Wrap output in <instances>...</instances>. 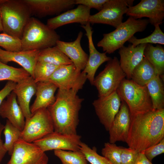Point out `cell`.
<instances>
[{
  "instance_id": "obj_1",
  "label": "cell",
  "mask_w": 164,
  "mask_h": 164,
  "mask_svg": "<svg viewBox=\"0 0 164 164\" xmlns=\"http://www.w3.org/2000/svg\"><path fill=\"white\" fill-rule=\"evenodd\" d=\"M164 138V109L131 115L126 142L128 147L142 152Z\"/></svg>"
},
{
  "instance_id": "obj_2",
  "label": "cell",
  "mask_w": 164,
  "mask_h": 164,
  "mask_svg": "<svg viewBox=\"0 0 164 164\" xmlns=\"http://www.w3.org/2000/svg\"><path fill=\"white\" fill-rule=\"evenodd\" d=\"M72 89H58L55 102L47 108L52 118L54 132L67 135L77 134L79 114L84 100Z\"/></svg>"
},
{
  "instance_id": "obj_3",
  "label": "cell",
  "mask_w": 164,
  "mask_h": 164,
  "mask_svg": "<svg viewBox=\"0 0 164 164\" xmlns=\"http://www.w3.org/2000/svg\"><path fill=\"white\" fill-rule=\"evenodd\" d=\"M3 33L21 39L31 13L23 0H0Z\"/></svg>"
},
{
  "instance_id": "obj_4",
  "label": "cell",
  "mask_w": 164,
  "mask_h": 164,
  "mask_svg": "<svg viewBox=\"0 0 164 164\" xmlns=\"http://www.w3.org/2000/svg\"><path fill=\"white\" fill-rule=\"evenodd\" d=\"M60 39L55 30L31 17L24 28L21 39L22 50H40L55 46Z\"/></svg>"
},
{
  "instance_id": "obj_5",
  "label": "cell",
  "mask_w": 164,
  "mask_h": 164,
  "mask_svg": "<svg viewBox=\"0 0 164 164\" xmlns=\"http://www.w3.org/2000/svg\"><path fill=\"white\" fill-rule=\"evenodd\" d=\"M149 23L147 19H136L129 17L114 31L103 34L97 44L106 53L111 54L124 46L125 43L137 32L144 31Z\"/></svg>"
},
{
  "instance_id": "obj_6",
  "label": "cell",
  "mask_w": 164,
  "mask_h": 164,
  "mask_svg": "<svg viewBox=\"0 0 164 164\" xmlns=\"http://www.w3.org/2000/svg\"><path fill=\"white\" fill-rule=\"evenodd\" d=\"M116 91L121 100L127 104L132 116L153 110L146 86H140L131 79L125 78Z\"/></svg>"
},
{
  "instance_id": "obj_7",
  "label": "cell",
  "mask_w": 164,
  "mask_h": 164,
  "mask_svg": "<svg viewBox=\"0 0 164 164\" xmlns=\"http://www.w3.org/2000/svg\"><path fill=\"white\" fill-rule=\"evenodd\" d=\"M125 77L118 58L114 56L111 58L104 69L94 78L93 85L98 91V97H106L116 91Z\"/></svg>"
},
{
  "instance_id": "obj_8",
  "label": "cell",
  "mask_w": 164,
  "mask_h": 164,
  "mask_svg": "<svg viewBox=\"0 0 164 164\" xmlns=\"http://www.w3.org/2000/svg\"><path fill=\"white\" fill-rule=\"evenodd\" d=\"M54 132L53 121L47 108L40 109L26 119L21 139L29 143L40 139Z\"/></svg>"
},
{
  "instance_id": "obj_9",
  "label": "cell",
  "mask_w": 164,
  "mask_h": 164,
  "mask_svg": "<svg viewBox=\"0 0 164 164\" xmlns=\"http://www.w3.org/2000/svg\"><path fill=\"white\" fill-rule=\"evenodd\" d=\"M133 0H108L101 9L94 15H91L90 24H107L117 28L122 22L123 15L129 6H132Z\"/></svg>"
},
{
  "instance_id": "obj_10",
  "label": "cell",
  "mask_w": 164,
  "mask_h": 164,
  "mask_svg": "<svg viewBox=\"0 0 164 164\" xmlns=\"http://www.w3.org/2000/svg\"><path fill=\"white\" fill-rule=\"evenodd\" d=\"M87 80L86 74L78 71L73 64L58 67L47 81L55 85L58 89H82Z\"/></svg>"
},
{
  "instance_id": "obj_11",
  "label": "cell",
  "mask_w": 164,
  "mask_h": 164,
  "mask_svg": "<svg viewBox=\"0 0 164 164\" xmlns=\"http://www.w3.org/2000/svg\"><path fill=\"white\" fill-rule=\"evenodd\" d=\"M11 158L7 164H48L49 158L38 146L20 139L14 143Z\"/></svg>"
},
{
  "instance_id": "obj_12",
  "label": "cell",
  "mask_w": 164,
  "mask_h": 164,
  "mask_svg": "<svg viewBox=\"0 0 164 164\" xmlns=\"http://www.w3.org/2000/svg\"><path fill=\"white\" fill-rule=\"evenodd\" d=\"M81 136L77 134L67 135L54 132L33 142L43 152L53 150L77 151L80 150Z\"/></svg>"
},
{
  "instance_id": "obj_13",
  "label": "cell",
  "mask_w": 164,
  "mask_h": 164,
  "mask_svg": "<svg viewBox=\"0 0 164 164\" xmlns=\"http://www.w3.org/2000/svg\"><path fill=\"white\" fill-rule=\"evenodd\" d=\"M126 14L136 19L148 18L149 23L154 26L161 25L164 19V0H141L136 5L129 6Z\"/></svg>"
},
{
  "instance_id": "obj_14",
  "label": "cell",
  "mask_w": 164,
  "mask_h": 164,
  "mask_svg": "<svg viewBox=\"0 0 164 164\" xmlns=\"http://www.w3.org/2000/svg\"><path fill=\"white\" fill-rule=\"evenodd\" d=\"M121 100L117 91L106 97H99L92 103L96 113L101 123L108 131L118 112Z\"/></svg>"
},
{
  "instance_id": "obj_15",
  "label": "cell",
  "mask_w": 164,
  "mask_h": 164,
  "mask_svg": "<svg viewBox=\"0 0 164 164\" xmlns=\"http://www.w3.org/2000/svg\"><path fill=\"white\" fill-rule=\"evenodd\" d=\"M31 15L39 17L59 15L72 9L75 0H23Z\"/></svg>"
},
{
  "instance_id": "obj_16",
  "label": "cell",
  "mask_w": 164,
  "mask_h": 164,
  "mask_svg": "<svg viewBox=\"0 0 164 164\" xmlns=\"http://www.w3.org/2000/svg\"><path fill=\"white\" fill-rule=\"evenodd\" d=\"M81 26L85 30V35L88 41L89 55L86 66L83 70L87 75V80L92 85L95 78V75L100 66L105 62H108L112 58L108 56L105 52L101 53L96 49L94 44L92 34L93 31L89 22Z\"/></svg>"
},
{
  "instance_id": "obj_17",
  "label": "cell",
  "mask_w": 164,
  "mask_h": 164,
  "mask_svg": "<svg viewBox=\"0 0 164 164\" xmlns=\"http://www.w3.org/2000/svg\"><path fill=\"white\" fill-rule=\"evenodd\" d=\"M116 115L108 131L109 142L115 143L118 141L126 142L131 122V115L129 108L124 101Z\"/></svg>"
},
{
  "instance_id": "obj_18",
  "label": "cell",
  "mask_w": 164,
  "mask_h": 164,
  "mask_svg": "<svg viewBox=\"0 0 164 164\" xmlns=\"http://www.w3.org/2000/svg\"><path fill=\"white\" fill-rule=\"evenodd\" d=\"M90 10L85 6L79 5L75 9L68 10L48 19L46 25L54 30L62 26L72 23L85 25L88 22L91 15Z\"/></svg>"
},
{
  "instance_id": "obj_19",
  "label": "cell",
  "mask_w": 164,
  "mask_h": 164,
  "mask_svg": "<svg viewBox=\"0 0 164 164\" xmlns=\"http://www.w3.org/2000/svg\"><path fill=\"white\" fill-rule=\"evenodd\" d=\"M83 36V33L80 31L74 41L67 42L60 40L57 41L56 45L71 60L77 70L80 72L84 69L88 57L81 45Z\"/></svg>"
},
{
  "instance_id": "obj_20",
  "label": "cell",
  "mask_w": 164,
  "mask_h": 164,
  "mask_svg": "<svg viewBox=\"0 0 164 164\" xmlns=\"http://www.w3.org/2000/svg\"><path fill=\"white\" fill-rule=\"evenodd\" d=\"M147 44H140L135 47L130 44L128 46H124L119 49L120 66L128 79H131L133 70L143 59Z\"/></svg>"
},
{
  "instance_id": "obj_21",
  "label": "cell",
  "mask_w": 164,
  "mask_h": 164,
  "mask_svg": "<svg viewBox=\"0 0 164 164\" xmlns=\"http://www.w3.org/2000/svg\"><path fill=\"white\" fill-rule=\"evenodd\" d=\"M39 51L22 50L18 52H10L0 47V61L5 64L10 62L16 63L33 77V69L37 62Z\"/></svg>"
},
{
  "instance_id": "obj_22",
  "label": "cell",
  "mask_w": 164,
  "mask_h": 164,
  "mask_svg": "<svg viewBox=\"0 0 164 164\" xmlns=\"http://www.w3.org/2000/svg\"><path fill=\"white\" fill-rule=\"evenodd\" d=\"M0 115L6 118L14 126L21 131L25 126V118L24 113L19 105L16 96L13 91L7 97L0 106Z\"/></svg>"
},
{
  "instance_id": "obj_23",
  "label": "cell",
  "mask_w": 164,
  "mask_h": 164,
  "mask_svg": "<svg viewBox=\"0 0 164 164\" xmlns=\"http://www.w3.org/2000/svg\"><path fill=\"white\" fill-rule=\"evenodd\" d=\"M13 91L15 94L17 102L24 113L26 119L31 117L30 103L36 92V83L31 76L16 84Z\"/></svg>"
},
{
  "instance_id": "obj_24",
  "label": "cell",
  "mask_w": 164,
  "mask_h": 164,
  "mask_svg": "<svg viewBox=\"0 0 164 164\" xmlns=\"http://www.w3.org/2000/svg\"><path fill=\"white\" fill-rule=\"evenodd\" d=\"M58 89L53 83L45 81L36 83V98L30 107L31 114L40 109L47 108L55 101V93Z\"/></svg>"
},
{
  "instance_id": "obj_25",
  "label": "cell",
  "mask_w": 164,
  "mask_h": 164,
  "mask_svg": "<svg viewBox=\"0 0 164 164\" xmlns=\"http://www.w3.org/2000/svg\"><path fill=\"white\" fill-rule=\"evenodd\" d=\"M157 75L153 66L144 56L142 61L133 70L130 79L139 85L145 86Z\"/></svg>"
},
{
  "instance_id": "obj_26",
  "label": "cell",
  "mask_w": 164,
  "mask_h": 164,
  "mask_svg": "<svg viewBox=\"0 0 164 164\" xmlns=\"http://www.w3.org/2000/svg\"><path fill=\"white\" fill-rule=\"evenodd\" d=\"M37 61L44 62L58 67L73 63L56 46L39 50Z\"/></svg>"
},
{
  "instance_id": "obj_27",
  "label": "cell",
  "mask_w": 164,
  "mask_h": 164,
  "mask_svg": "<svg viewBox=\"0 0 164 164\" xmlns=\"http://www.w3.org/2000/svg\"><path fill=\"white\" fill-rule=\"evenodd\" d=\"M153 110L164 109V87L163 81L157 75L146 85Z\"/></svg>"
},
{
  "instance_id": "obj_28",
  "label": "cell",
  "mask_w": 164,
  "mask_h": 164,
  "mask_svg": "<svg viewBox=\"0 0 164 164\" xmlns=\"http://www.w3.org/2000/svg\"><path fill=\"white\" fill-rule=\"evenodd\" d=\"M144 56L153 66L158 75H164L163 47L160 45L154 46L151 44H147L144 49Z\"/></svg>"
},
{
  "instance_id": "obj_29",
  "label": "cell",
  "mask_w": 164,
  "mask_h": 164,
  "mask_svg": "<svg viewBox=\"0 0 164 164\" xmlns=\"http://www.w3.org/2000/svg\"><path fill=\"white\" fill-rule=\"evenodd\" d=\"M30 76L29 73L22 68H15L0 61V81L8 80L17 83Z\"/></svg>"
},
{
  "instance_id": "obj_30",
  "label": "cell",
  "mask_w": 164,
  "mask_h": 164,
  "mask_svg": "<svg viewBox=\"0 0 164 164\" xmlns=\"http://www.w3.org/2000/svg\"><path fill=\"white\" fill-rule=\"evenodd\" d=\"M55 155L60 160L62 164H88L82 152L77 151L55 150Z\"/></svg>"
},
{
  "instance_id": "obj_31",
  "label": "cell",
  "mask_w": 164,
  "mask_h": 164,
  "mask_svg": "<svg viewBox=\"0 0 164 164\" xmlns=\"http://www.w3.org/2000/svg\"><path fill=\"white\" fill-rule=\"evenodd\" d=\"M21 132L6 120L3 132L5 137L4 145L10 155L13 152L15 143L21 139Z\"/></svg>"
},
{
  "instance_id": "obj_32",
  "label": "cell",
  "mask_w": 164,
  "mask_h": 164,
  "mask_svg": "<svg viewBox=\"0 0 164 164\" xmlns=\"http://www.w3.org/2000/svg\"><path fill=\"white\" fill-rule=\"evenodd\" d=\"M58 67L41 61H37L33 71L35 82L47 81Z\"/></svg>"
},
{
  "instance_id": "obj_33",
  "label": "cell",
  "mask_w": 164,
  "mask_h": 164,
  "mask_svg": "<svg viewBox=\"0 0 164 164\" xmlns=\"http://www.w3.org/2000/svg\"><path fill=\"white\" fill-rule=\"evenodd\" d=\"M159 25L156 24L154 26L155 28L154 31L149 36L140 39H137L133 36L128 41L134 47L142 44L154 43L164 45V33Z\"/></svg>"
},
{
  "instance_id": "obj_34",
  "label": "cell",
  "mask_w": 164,
  "mask_h": 164,
  "mask_svg": "<svg viewBox=\"0 0 164 164\" xmlns=\"http://www.w3.org/2000/svg\"><path fill=\"white\" fill-rule=\"evenodd\" d=\"M80 150L87 162L91 164H112L105 157L99 155L95 147L91 148L85 143L81 142L80 144Z\"/></svg>"
},
{
  "instance_id": "obj_35",
  "label": "cell",
  "mask_w": 164,
  "mask_h": 164,
  "mask_svg": "<svg viewBox=\"0 0 164 164\" xmlns=\"http://www.w3.org/2000/svg\"><path fill=\"white\" fill-rule=\"evenodd\" d=\"M121 149L115 143L107 142L104 144L101 153L112 164H121Z\"/></svg>"
},
{
  "instance_id": "obj_36",
  "label": "cell",
  "mask_w": 164,
  "mask_h": 164,
  "mask_svg": "<svg viewBox=\"0 0 164 164\" xmlns=\"http://www.w3.org/2000/svg\"><path fill=\"white\" fill-rule=\"evenodd\" d=\"M0 47L8 51L22 50L20 39L3 32L0 33Z\"/></svg>"
},
{
  "instance_id": "obj_37",
  "label": "cell",
  "mask_w": 164,
  "mask_h": 164,
  "mask_svg": "<svg viewBox=\"0 0 164 164\" xmlns=\"http://www.w3.org/2000/svg\"><path fill=\"white\" fill-rule=\"evenodd\" d=\"M138 152L131 148L121 147V164H134Z\"/></svg>"
},
{
  "instance_id": "obj_38",
  "label": "cell",
  "mask_w": 164,
  "mask_h": 164,
  "mask_svg": "<svg viewBox=\"0 0 164 164\" xmlns=\"http://www.w3.org/2000/svg\"><path fill=\"white\" fill-rule=\"evenodd\" d=\"M142 152L151 162L155 157L164 152V138L158 143L146 149Z\"/></svg>"
},
{
  "instance_id": "obj_39",
  "label": "cell",
  "mask_w": 164,
  "mask_h": 164,
  "mask_svg": "<svg viewBox=\"0 0 164 164\" xmlns=\"http://www.w3.org/2000/svg\"><path fill=\"white\" fill-rule=\"evenodd\" d=\"M108 0H75V4L87 6L90 9H96L100 11Z\"/></svg>"
},
{
  "instance_id": "obj_40",
  "label": "cell",
  "mask_w": 164,
  "mask_h": 164,
  "mask_svg": "<svg viewBox=\"0 0 164 164\" xmlns=\"http://www.w3.org/2000/svg\"><path fill=\"white\" fill-rule=\"evenodd\" d=\"M16 83L8 81L4 87L0 91V106L4 99L14 90Z\"/></svg>"
},
{
  "instance_id": "obj_41",
  "label": "cell",
  "mask_w": 164,
  "mask_h": 164,
  "mask_svg": "<svg viewBox=\"0 0 164 164\" xmlns=\"http://www.w3.org/2000/svg\"><path fill=\"white\" fill-rule=\"evenodd\" d=\"M4 127L5 125L0 121V164H1L2 160L7 152L1 138L2 132L4 130Z\"/></svg>"
},
{
  "instance_id": "obj_42",
  "label": "cell",
  "mask_w": 164,
  "mask_h": 164,
  "mask_svg": "<svg viewBox=\"0 0 164 164\" xmlns=\"http://www.w3.org/2000/svg\"><path fill=\"white\" fill-rule=\"evenodd\" d=\"M134 164H152L145 156L143 152H139Z\"/></svg>"
},
{
  "instance_id": "obj_43",
  "label": "cell",
  "mask_w": 164,
  "mask_h": 164,
  "mask_svg": "<svg viewBox=\"0 0 164 164\" xmlns=\"http://www.w3.org/2000/svg\"><path fill=\"white\" fill-rule=\"evenodd\" d=\"M3 31L2 20V16H1V6L0 2V32Z\"/></svg>"
}]
</instances>
